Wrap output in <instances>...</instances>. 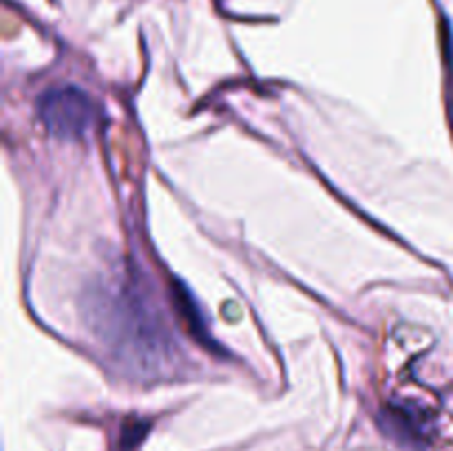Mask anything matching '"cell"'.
Instances as JSON below:
<instances>
[{
  "mask_svg": "<svg viewBox=\"0 0 453 451\" xmlns=\"http://www.w3.org/2000/svg\"><path fill=\"white\" fill-rule=\"evenodd\" d=\"M38 118L58 140H82L100 122V106L84 88L73 84L51 87L38 97Z\"/></svg>",
  "mask_w": 453,
  "mask_h": 451,
  "instance_id": "cell-1",
  "label": "cell"
},
{
  "mask_svg": "<svg viewBox=\"0 0 453 451\" xmlns=\"http://www.w3.org/2000/svg\"><path fill=\"white\" fill-rule=\"evenodd\" d=\"M380 424L385 427V432L392 433L403 442H416L423 438V429H420V424L416 423V416L407 407L401 409V407L389 405L380 416Z\"/></svg>",
  "mask_w": 453,
  "mask_h": 451,
  "instance_id": "cell-2",
  "label": "cell"
}]
</instances>
